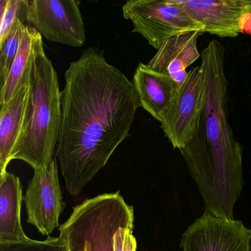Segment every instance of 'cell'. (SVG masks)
Returning a JSON list of instances; mask_svg holds the SVG:
<instances>
[{
	"label": "cell",
	"instance_id": "3957f363",
	"mask_svg": "<svg viewBox=\"0 0 251 251\" xmlns=\"http://www.w3.org/2000/svg\"><path fill=\"white\" fill-rule=\"evenodd\" d=\"M30 102L24 130L13 160L28 164L34 170L54 159L61 123V92L58 75L42 45L30 80Z\"/></svg>",
	"mask_w": 251,
	"mask_h": 251
},
{
	"label": "cell",
	"instance_id": "ba28073f",
	"mask_svg": "<svg viewBox=\"0 0 251 251\" xmlns=\"http://www.w3.org/2000/svg\"><path fill=\"white\" fill-rule=\"evenodd\" d=\"M27 223L44 236H50L59 226L65 204L58 178L56 158L45 168L35 170L24 196Z\"/></svg>",
	"mask_w": 251,
	"mask_h": 251
},
{
	"label": "cell",
	"instance_id": "7a4b0ae2",
	"mask_svg": "<svg viewBox=\"0 0 251 251\" xmlns=\"http://www.w3.org/2000/svg\"><path fill=\"white\" fill-rule=\"evenodd\" d=\"M203 107L193 137L180 152L203 198L205 210L232 220L244 186L242 148L227 117L225 48L212 40L201 52Z\"/></svg>",
	"mask_w": 251,
	"mask_h": 251
},
{
	"label": "cell",
	"instance_id": "4fadbf2b",
	"mask_svg": "<svg viewBox=\"0 0 251 251\" xmlns=\"http://www.w3.org/2000/svg\"><path fill=\"white\" fill-rule=\"evenodd\" d=\"M30 81L0 110V174L6 172L23 135L30 102Z\"/></svg>",
	"mask_w": 251,
	"mask_h": 251
},
{
	"label": "cell",
	"instance_id": "8992f818",
	"mask_svg": "<svg viewBox=\"0 0 251 251\" xmlns=\"http://www.w3.org/2000/svg\"><path fill=\"white\" fill-rule=\"evenodd\" d=\"M27 22L50 42L73 48L86 42L83 17L75 0L30 1Z\"/></svg>",
	"mask_w": 251,
	"mask_h": 251
},
{
	"label": "cell",
	"instance_id": "7c38bea8",
	"mask_svg": "<svg viewBox=\"0 0 251 251\" xmlns=\"http://www.w3.org/2000/svg\"><path fill=\"white\" fill-rule=\"evenodd\" d=\"M139 104L153 118L164 121L178 95V85L173 78L139 63L133 78Z\"/></svg>",
	"mask_w": 251,
	"mask_h": 251
},
{
	"label": "cell",
	"instance_id": "5b68a950",
	"mask_svg": "<svg viewBox=\"0 0 251 251\" xmlns=\"http://www.w3.org/2000/svg\"><path fill=\"white\" fill-rule=\"evenodd\" d=\"M123 14L126 20L131 21L132 32L140 34L156 50L167 38L177 33L193 30L203 33L178 0H130L123 5Z\"/></svg>",
	"mask_w": 251,
	"mask_h": 251
},
{
	"label": "cell",
	"instance_id": "e0dca14e",
	"mask_svg": "<svg viewBox=\"0 0 251 251\" xmlns=\"http://www.w3.org/2000/svg\"><path fill=\"white\" fill-rule=\"evenodd\" d=\"M28 0H2L0 2V43L3 42L10 29L17 20H27Z\"/></svg>",
	"mask_w": 251,
	"mask_h": 251
},
{
	"label": "cell",
	"instance_id": "9c48e42d",
	"mask_svg": "<svg viewBox=\"0 0 251 251\" xmlns=\"http://www.w3.org/2000/svg\"><path fill=\"white\" fill-rule=\"evenodd\" d=\"M203 75L201 66L189 72L161 127L175 149H183L192 140L203 107Z\"/></svg>",
	"mask_w": 251,
	"mask_h": 251
},
{
	"label": "cell",
	"instance_id": "9a60e30c",
	"mask_svg": "<svg viewBox=\"0 0 251 251\" xmlns=\"http://www.w3.org/2000/svg\"><path fill=\"white\" fill-rule=\"evenodd\" d=\"M42 45V35L32 26L26 25L18 54L0 91V106L8 102L23 84L30 81L33 64Z\"/></svg>",
	"mask_w": 251,
	"mask_h": 251
},
{
	"label": "cell",
	"instance_id": "52a82bcc",
	"mask_svg": "<svg viewBox=\"0 0 251 251\" xmlns=\"http://www.w3.org/2000/svg\"><path fill=\"white\" fill-rule=\"evenodd\" d=\"M183 251H251V229L205 210L182 235Z\"/></svg>",
	"mask_w": 251,
	"mask_h": 251
},
{
	"label": "cell",
	"instance_id": "ffe728a7",
	"mask_svg": "<svg viewBox=\"0 0 251 251\" xmlns=\"http://www.w3.org/2000/svg\"><path fill=\"white\" fill-rule=\"evenodd\" d=\"M241 33L251 35V13L242 17L240 23Z\"/></svg>",
	"mask_w": 251,
	"mask_h": 251
},
{
	"label": "cell",
	"instance_id": "6da1fadb",
	"mask_svg": "<svg viewBox=\"0 0 251 251\" xmlns=\"http://www.w3.org/2000/svg\"><path fill=\"white\" fill-rule=\"evenodd\" d=\"M140 106L133 83L91 48L70 64L61 92L56 158L69 193L76 196L129 136Z\"/></svg>",
	"mask_w": 251,
	"mask_h": 251
},
{
	"label": "cell",
	"instance_id": "d6986e66",
	"mask_svg": "<svg viewBox=\"0 0 251 251\" xmlns=\"http://www.w3.org/2000/svg\"><path fill=\"white\" fill-rule=\"evenodd\" d=\"M133 226L120 227L114 239V251H136L137 243L133 235Z\"/></svg>",
	"mask_w": 251,
	"mask_h": 251
},
{
	"label": "cell",
	"instance_id": "5bb4252c",
	"mask_svg": "<svg viewBox=\"0 0 251 251\" xmlns=\"http://www.w3.org/2000/svg\"><path fill=\"white\" fill-rule=\"evenodd\" d=\"M24 196L20 178L12 173L0 174V243L28 240L21 223Z\"/></svg>",
	"mask_w": 251,
	"mask_h": 251
},
{
	"label": "cell",
	"instance_id": "30bf717a",
	"mask_svg": "<svg viewBox=\"0 0 251 251\" xmlns=\"http://www.w3.org/2000/svg\"><path fill=\"white\" fill-rule=\"evenodd\" d=\"M186 14L208 33L220 38L241 33L242 17L251 13L250 0H178Z\"/></svg>",
	"mask_w": 251,
	"mask_h": 251
},
{
	"label": "cell",
	"instance_id": "277c9868",
	"mask_svg": "<svg viewBox=\"0 0 251 251\" xmlns=\"http://www.w3.org/2000/svg\"><path fill=\"white\" fill-rule=\"evenodd\" d=\"M133 206L120 192L103 194L75 207L60 236L69 251H114V236L120 227L133 226Z\"/></svg>",
	"mask_w": 251,
	"mask_h": 251
},
{
	"label": "cell",
	"instance_id": "ac0fdd59",
	"mask_svg": "<svg viewBox=\"0 0 251 251\" xmlns=\"http://www.w3.org/2000/svg\"><path fill=\"white\" fill-rule=\"evenodd\" d=\"M0 251H69V248L61 236H49L44 241L29 239L22 242L0 243Z\"/></svg>",
	"mask_w": 251,
	"mask_h": 251
},
{
	"label": "cell",
	"instance_id": "8fae6325",
	"mask_svg": "<svg viewBox=\"0 0 251 251\" xmlns=\"http://www.w3.org/2000/svg\"><path fill=\"white\" fill-rule=\"evenodd\" d=\"M202 33L201 30H193L170 36L161 44L148 65L170 76L181 87L189 75L186 69L201 58L197 42Z\"/></svg>",
	"mask_w": 251,
	"mask_h": 251
},
{
	"label": "cell",
	"instance_id": "2e32d148",
	"mask_svg": "<svg viewBox=\"0 0 251 251\" xmlns=\"http://www.w3.org/2000/svg\"><path fill=\"white\" fill-rule=\"evenodd\" d=\"M26 25L20 20L13 25L6 37L0 43V84L1 88L6 81L13 63L18 54L23 33Z\"/></svg>",
	"mask_w": 251,
	"mask_h": 251
}]
</instances>
